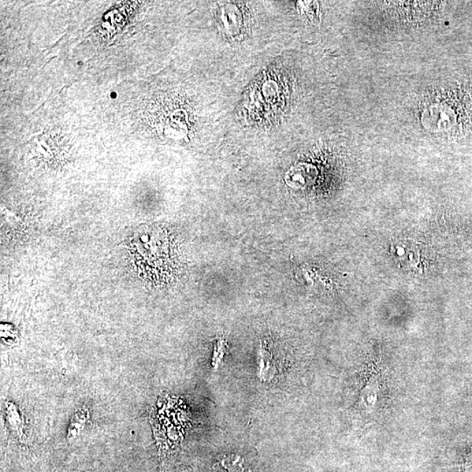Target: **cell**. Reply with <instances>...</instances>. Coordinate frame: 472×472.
Returning <instances> with one entry per match:
<instances>
[{"label":"cell","instance_id":"cell-1","mask_svg":"<svg viewBox=\"0 0 472 472\" xmlns=\"http://www.w3.org/2000/svg\"><path fill=\"white\" fill-rule=\"evenodd\" d=\"M318 176V171L310 163H299L292 167L286 174L285 180L289 187L303 189L314 183Z\"/></svg>","mask_w":472,"mask_h":472},{"label":"cell","instance_id":"cell-2","mask_svg":"<svg viewBox=\"0 0 472 472\" xmlns=\"http://www.w3.org/2000/svg\"><path fill=\"white\" fill-rule=\"evenodd\" d=\"M425 127L431 129H441L451 127L454 122V114L449 108L442 105L433 106L427 110L422 117Z\"/></svg>","mask_w":472,"mask_h":472},{"label":"cell","instance_id":"cell-3","mask_svg":"<svg viewBox=\"0 0 472 472\" xmlns=\"http://www.w3.org/2000/svg\"><path fill=\"white\" fill-rule=\"evenodd\" d=\"M212 472H253L250 459L243 452L226 453L214 464Z\"/></svg>","mask_w":472,"mask_h":472}]
</instances>
